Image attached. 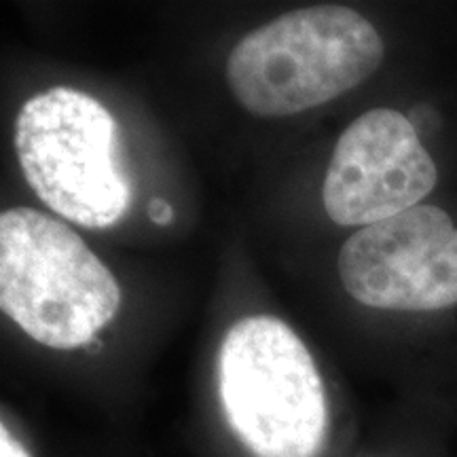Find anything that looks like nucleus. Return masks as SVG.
<instances>
[{"mask_svg": "<svg viewBox=\"0 0 457 457\" xmlns=\"http://www.w3.org/2000/svg\"><path fill=\"white\" fill-rule=\"evenodd\" d=\"M384 60V41L358 11L322 4L256 28L228 54L227 83L245 111L290 117L339 98Z\"/></svg>", "mask_w": 457, "mask_h": 457, "instance_id": "1", "label": "nucleus"}, {"mask_svg": "<svg viewBox=\"0 0 457 457\" xmlns=\"http://www.w3.org/2000/svg\"><path fill=\"white\" fill-rule=\"evenodd\" d=\"M222 415L253 457H320L328 443L327 387L288 324L250 316L227 330L216 362Z\"/></svg>", "mask_w": 457, "mask_h": 457, "instance_id": "2", "label": "nucleus"}, {"mask_svg": "<svg viewBox=\"0 0 457 457\" xmlns=\"http://www.w3.org/2000/svg\"><path fill=\"white\" fill-rule=\"evenodd\" d=\"M121 288L71 227L32 208L0 214V307L51 350H77L117 316Z\"/></svg>", "mask_w": 457, "mask_h": 457, "instance_id": "3", "label": "nucleus"}, {"mask_svg": "<svg viewBox=\"0 0 457 457\" xmlns=\"http://www.w3.org/2000/svg\"><path fill=\"white\" fill-rule=\"evenodd\" d=\"M13 140L26 182L54 212L104 228L129 210L119 128L102 102L72 87L41 91L21 106Z\"/></svg>", "mask_w": 457, "mask_h": 457, "instance_id": "4", "label": "nucleus"}, {"mask_svg": "<svg viewBox=\"0 0 457 457\" xmlns=\"http://www.w3.org/2000/svg\"><path fill=\"white\" fill-rule=\"evenodd\" d=\"M339 276L352 299L375 310L438 312L457 305V227L420 204L347 237Z\"/></svg>", "mask_w": 457, "mask_h": 457, "instance_id": "5", "label": "nucleus"}, {"mask_svg": "<svg viewBox=\"0 0 457 457\" xmlns=\"http://www.w3.org/2000/svg\"><path fill=\"white\" fill-rule=\"evenodd\" d=\"M436 180V165L415 125L394 108H373L337 140L324 179V208L337 225L369 227L420 205Z\"/></svg>", "mask_w": 457, "mask_h": 457, "instance_id": "6", "label": "nucleus"}, {"mask_svg": "<svg viewBox=\"0 0 457 457\" xmlns=\"http://www.w3.org/2000/svg\"><path fill=\"white\" fill-rule=\"evenodd\" d=\"M0 457H32L26 445L7 428V421L0 426Z\"/></svg>", "mask_w": 457, "mask_h": 457, "instance_id": "7", "label": "nucleus"}, {"mask_svg": "<svg viewBox=\"0 0 457 457\" xmlns=\"http://www.w3.org/2000/svg\"><path fill=\"white\" fill-rule=\"evenodd\" d=\"M148 216H151V220L157 222V225H168V222L174 219V210H171V205L165 202V199L155 197L148 204Z\"/></svg>", "mask_w": 457, "mask_h": 457, "instance_id": "8", "label": "nucleus"}, {"mask_svg": "<svg viewBox=\"0 0 457 457\" xmlns=\"http://www.w3.org/2000/svg\"><path fill=\"white\" fill-rule=\"evenodd\" d=\"M377 457H386V455H377Z\"/></svg>", "mask_w": 457, "mask_h": 457, "instance_id": "9", "label": "nucleus"}]
</instances>
